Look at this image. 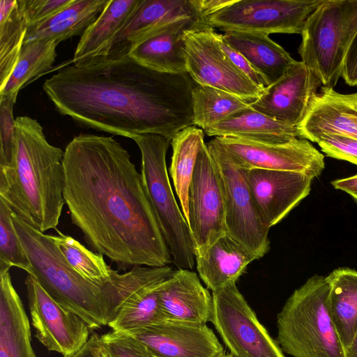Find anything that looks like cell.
<instances>
[{"instance_id": "1", "label": "cell", "mask_w": 357, "mask_h": 357, "mask_svg": "<svg viewBox=\"0 0 357 357\" xmlns=\"http://www.w3.org/2000/svg\"><path fill=\"white\" fill-rule=\"evenodd\" d=\"M63 169L71 221L93 250L123 271L172 263L142 174L119 142L75 136L65 148Z\"/></svg>"}, {"instance_id": "2", "label": "cell", "mask_w": 357, "mask_h": 357, "mask_svg": "<svg viewBox=\"0 0 357 357\" xmlns=\"http://www.w3.org/2000/svg\"><path fill=\"white\" fill-rule=\"evenodd\" d=\"M188 73L148 68L128 54L87 67L67 66L43 89L56 109L81 127L133 139L158 134L171 140L194 125Z\"/></svg>"}, {"instance_id": "3", "label": "cell", "mask_w": 357, "mask_h": 357, "mask_svg": "<svg viewBox=\"0 0 357 357\" xmlns=\"http://www.w3.org/2000/svg\"><path fill=\"white\" fill-rule=\"evenodd\" d=\"M12 219L31 264V272L41 287L61 305L81 317L91 331L108 326L121 305L135 292L169 278V266H137L112 279L84 278L64 260L50 238L14 212Z\"/></svg>"}, {"instance_id": "4", "label": "cell", "mask_w": 357, "mask_h": 357, "mask_svg": "<svg viewBox=\"0 0 357 357\" xmlns=\"http://www.w3.org/2000/svg\"><path fill=\"white\" fill-rule=\"evenodd\" d=\"M14 167L0 168V198L23 221L45 233L56 229L63 198L64 151L50 144L36 119H15Z\"/></svg>"}, {"instance_id": "5", "label": "cell", "mask_w": 357, "mask_h": 357, "mask_svg": "<svg viewBox=\"0 0 357 357\" xmlns=\"http://www.w3.org/2000/svg\"><path fill=\"white\" fill-rule=\"evenodd\" d=\"M326 276L315 275L286 301L277 315L276 341L293 357H345L328 309Z\"/></svg>"}, {"instance_id": "6", "label": "cell", "mask_w": 357, "mask_h": 357, "mask_svg": "<svg viewBox=\"0 0 357 357\" xmlns=\"http://www.w3.org/2000/svg\"><path fill=\"white\" fill-rule=\"evenodd\" d=\"M142 159L141 174L148 197L172 257L178 268L192 269L196 248L188 222L171 187L166 165L170 139L158 134H144L132 139Z\"/></svg>"}, {"instance_id": "7", "label": "cell", "mask_w": 357, "mask_h": 357, "mask_svg": "<svg viewBox=\"0 0 357 357\" xmlns=\"http://www.w3.org/2000/svg\"><path fill=\"white\" fill-rule=\"evenodd\" d=\"M357 31V0H324L303 26L298 47L301 61L333 88Z\"/></svg>"}, {"instance_id": "8", "label": "cell", "mask_w": 357, "mask_h": 357, "mask_svg": "<svg viewBox=\"0 0 357 357\" xmlns=\"http://www.w3.org/2000/svg\"><path fill=\"white\" fill-rule=\"evenodd\" d=\"M206 145L223 182L227 232L259 259L269 250L270 228L256 205L247 181V169L237 166L213 139Z\"/></svg>"}, {"instance_id": "9", "label": "cell", "mask_w": 357, "mask_h": 357, "mask_svg": "<svg viewBox=\"0 0 357 357\" xmlns=\"http://www.w3.org/2000/svg\"><path fill=\"white\" fill-rule=\"evenodd\" d=\"M220 34L205 23L185 31L187 73L196 84L229 92L251 103L264 89L253 83L224 52Z\"/></svg>"}, {"instance_id": "10", "label": "cell", "mask_w": 357, "mask_h": 357, "mask_svg": "<svg viewBox=\"0 0 357 357\" xmlns=\"http://www.w3.org/2000/svg\"><path fill=\"white\" fill-rule=\"evenodd\" d=\"M211 322L234 357H285L236 284L212 291Z\"/></svg>"}, {"instance_id": "11", "label": "cell", "mask_w": 357, "mask_h": 357, "mask_svg": "<svg viewBox=\"0 0 357 357\" xmlns=\"http://www.w3.org/2000/svg\"><path fill=\"white\" fill-rule=\"evenodd\" d=\"M324 0H236L208 17L205 24L223 31L301 34Z\"/></svg>"}, {"instance_id": "12", "label": "cell", "mask_w": 357, "mask_h": 357, "mask_svg": "<svg viewBox=\"0 0 357 357\" xmlns=\"http://www.w3.org/2000/svg\"><path fill=\"white\" fill-rule=\"evenodd\" d=\"M188 212V224L196 250L206 248L227 233L223 182L205 143L198 153L189 188Z\"/></svg>"}, {"instance_id": "13", "label": "cell", "mask_w": 357, "mask_h": 357, "mask_svg": "<svg viewBox=\"0 0 357 357\" xmlns=\"http://www.w3.org/2000/svg\"><path fill=\"white\" fill-rule=\"evenodd\" d=\"M213 142L238 167L298 172L313 178L325 168L324 155L306 139L269 144L233 137H215Z\"/></svg>"}, {"instance_id": "14", "label": "cell", "mask_w": 357, "mask_h": 357, "mask_svg": "<svg viewBox=\"0 0 357 357\" xmlns=\"http://www.w3.org/2000/svg\"><path fill=\"white\" fill-rule=\"evenodd\" d=\"M24 284L36 338L63 357L79 351L91 336L86 323L58 303L33 275H27Z\"/></svg>"}, {"instance_id": "15", "label": "cell", "mask_w": 357, "mask_h": 357, "mask_svg": "<svg viewBox=\"0 0 357 357\" xmlns=\"http://www.w3.org/2000/svg\"><path fill=\"white\" fill-rule=\"evenodd\" d=\"M126 333L152 357H225L226 352L207 324L165 321Z\"/></svg>"}, {"instance_id": "16", "label": "cell", "mask_w": 357, "mask_h": 357, "mask_svg": "<svg viewBox=\"0 0 357 357\" xmlns=\"http://www.w3.org/2000/svg\"><path fill=\"white\" fill-rule=\"evenodd\" d=\"M321 82L301 61H296L250 107L278 121L298 126Z\"/></svg>"}, {"instance_id": "17", "label": "cell", "mask_w": 357, "mask_h": 357, "mask_svg": "<svg viewBox=\"0 0 357 357\" xmlns=\"http://www.w3.org/2000/svg\"><path fill=\"white\" fill-rule=\"evenodd\" d=\"M246 178L259 213L271 228L284 218L311 190L313 178L282 170L247 169Z\"/></svg>"}, {"instance_id": "18", "label": "cell", "mask_w": 357, "mask_h": 357, "mask_svg": "<svg viewBox=\"0 0 357 357\" xmlns=\"http://www.w3.org/2000/svg\"><path fill=\"white\" fill-rule=\"evenodd\" d=\"M184 18L204 22L194 0H141L99 62L128 54L132 47L153 32Z\"/></svg>"}, {"instance_id": "19", "label": "cell", "mask_w": 357, "mask_h": 357, "mask_svg": "<svg viewBox=\"0 0 357 357\" xmlns=\"http://www.w3.org/2000/svg\"><path fill=\"white\" fill-rule=\"evenodd\" d=\"M297 128L301 138L312 142L330 134L357 139V92L343 94L321 86Z\"/></svg>"}, {"instance_id": "20", "label": "cell", "mask_w": 357, "mask_h": 357, "mask_svg": "<svg viewBox=\"0 0 357 357\" xmlns=\"http://www.w3.org/2000/svg\"><path fill=\"white\" fill-rule=\"evenodd\" d=\"M160 303L167 321L206 324L211 322L213 296L197 274L178 268L160 288Z\"/></svg>"}, {"instance_id": "21", "label": "cell", "mask_w": 357, "mask_h": 357, "mask_svg": "<svg viewBox=\"0 0 357 357\" xmlns=\"http://www.w3.org/2000/svg\"><path fill=\"white\" fill-rule=\"evenodd\" d=\"M204 23L194 18L175 21L132 47L128 55L151 70L172 74L187 73L184 52L186 31Z\"/></svg>"}, {"instance_id": "22", "label": "cell", "mask_w": 357, "mask_h": 357, "mask_svg": "<svg viewBox=\"0 0 357 357\" xmlns=\"http://www.w3.org/2000/svg\"><path fill=\"white\" fill-rule=\"evenodd\" d=\"M257 257L227 232L195 252L199 277L212 291L236 284Z\"/></svg>"}, {"instance_id": "23", "label": "cell", "mask_w": 357, "mask_h": 357, "mask_svg": "<svg viewBox=\"0 0 357 357\" xmlns=\"http://www.w3.org/2000/svg\"><path fill=\"white\" fill-rule=\"evenodd\" d=\"M141 0H109L84 31L72 60L73 66L87 67L98 63L116 34L137 8Z\"/></svg>"}, {"instance_id": "24", "label": "cell", "mask_w": 357, "mask_h": 357, "mask_svg": "<svg viewBox=\"0 0 357 357\" xmlns=\"http://www.w3.org/2000/svg\"><path fill=\"white\" fill-rule=\"evenodd\" d=\"M9 270L0 271V357H37L29 320Z\"/></svg>"}, {"instance_id": "25", "label": "cell", "mask_w": 357, "mask_h": 357, "mask_svg": "<svg viewBox=\"0 0 357 357\" xmlns=\"http://www.w3.org/2000/svg\"><path fill=\"white\" fill-rule=\"evenodd\" d=\"M222 38L243 55L269 85L278 80L296 61L266 33L229 31L222 34Z\"/></svg>"}, {"instance_id": "26", "label": "cell", "mask_w": 357, "mask_h": 357, "mask_svg": "<svg viewBox=\"0 0 357 357\" xmlns=\"http://www.w3.org/2000/svg\"><path fill=\"white\" fill-rule=\"evenodd\" d=\"M204 132L215 137H233L269 144H283L301 138L296 126L278 121L250 107Z\"/></svg>"}, {"instance_id": "27", "label": "cell", "mask_w": 357, "mask_h": 357, "mask_svg": "<svg viewBox=\"0 0 357 357\" xmlns=\"http://www.w3.org/2000/svg\"><path fill=\"white\" fill-rule=\"evenodd\" d=\"M109 0H73L52 18L27 29L24 43L48 39L58 44L82 36L106 7Z\"/></svg>"}, {"instance_id": "28", "label": "cell", "mask_w": 357, "mask_h": 357, "mask_svg": "<svg viewBox=\"0 0 357 357\" xmlns=\"http://www.w3.org/2000/svg\"><path fill=\"white\" fill-rule=\"evenodd\" d=\"M326 278L330 286L328 312L345 349L357 331V271L339 268Z\"/></svg>"}, {"instance_id": "29", "label": "cell", "mask_w": 357, "mask_h": 357, "mask_svg": "<svg viewBox=\"0 0 357 357\" xmlns=\"http://www.w3.org/2000/svg\"><path fill=\"white\" fill-rule=\"evenodd\" d=\"M204 130L191 126L179 131L171 141L172 157L169 173L187 222L189 188L198 153L204 144Z\"/></svg>"}, {"instance_id": "30", "label": "cell", "mask_w": 357, "mask_h": 357, "mask_svg": "<svg viewBox=\"0 0 357 357\" xmlns=\"http://www.w3.org/2000/svg\"><path fill=\"white\" fill-rule=\"evenodd\" d=\"M28 27L23 0L0 1V89L17 64Z\"/></svg>"}, {"instance_id": "31", "label": "cell", "mask_w": 357, "mask_h": 357, "mask_svg": "<svg viewBox=\"0 0 357 357\" xmlns=\"http://www.w3.org/2000/svg\"><path fill=\"white\" fill-rule=\"evenodd\" d=\"M165 280L145 286L131 295L109 323L112 331L130 332L167 321L160 303V288Z\"/></svg>"}, {"instance_id": "32", "label": "cell", "mask_w": 357, "mask_h": 357, "mask_svg": "<svg viewBox=\"0 0 357 357\" xmlns=\"http://www.w3.org/2000/svg\"><path fill=\"white\" fill-rule=\"evenodd\" d=\"M58 45L48 39L24 43L12 74L0 89V96H17L22 88L49 71L56 61Z\"/></svg>"}, {"instance_id": "33", "label": "cell", "mask_w": 357, "mask_h": 357, "mask_svg": "<svg viewBox=\"0 0 357 357\" xmlns=\"http://www.w3.org/2000/svg\"><path fill=\"white\" fill-rule=\"evenodd\" d=\"M194 125L203 130L250 108V103L229 92L195 84L192 92Z\"/></svg>"}, {"instance_id": "34", "label": "cell", "mask_w": 357, "mask_h": 357, "mask_svg": "<svg viewBox=\"0 0 357 357\" xmlns=\"http://www.w3.org/2000/svg\"><path fill=\"white\" fill-rule=\"evenodd\" d=\"M57 235H50L66 262L86 279L104 282L112 279L117 273L108 266L103 255L89 250L73 237L57 230Z\"/></svg>"}, {"instance_id": "35", "label": "cell", "mask_w": 357, "mask_h": 357, "mask_svg": "<svg viewBox=\"0 0 357 357\" xmlns=\"http://www.w3.org/2000/svg\"><path fill=\"white\" fill-rule=\"evenodd\" d=\"M13 212L0 198V271L17 267L29 274L31 264L14 226Z\"/></svg>"}, {"instance_id": "36", "label": "cell", "mask_w": 357, "mask_h": 357, "mask_svg": "<svg viewBox=\"0 0 357 357\" xmlns=\"http://www.w3.org/2000/svg\"><path fill=\"white\" fill-rule=\"evenodd\" d=\"M17 97L0 96V168L14 167L16 134L13 107Z\"/></svg>"}, {"instance_id": "37", "label": "cell", "mask_w": 357, "mask_h": 357, "mask_svg": "<svg viewBox=\"0 0 357 357\" xmlns=\"http://www.w3.org/2000/svg\"><path fill=\"white\" fill-rule=\"evenodd\" d=\"M100 336L110 357H152L142 343L126 333L111 331Z\"/></svg>"}, {"instance_id": "38", "label": "cell", "mask_w": 357, "mask_h": 357, "mask_svg": "<svg viewBox=\"0 0 357 357\" xmlns=\"http://www.w3.org/2000/svg\"><path fill=\"white\" fill-rule=\"evenodd\" d=\"M327 156L357 165V139L338 134L325 135L317 142Z\"/></svg>"}, {"instance_id": "39", "label": "cell", "mask_w": 357, "mask_h": 357, "mask_svg": "<svg viewBox=\"0 0 357 357\" xmlns=\"http://www.w3.org/2000/svg\"><path fill=\"white\" fill-rule=\"evenodd\" d=\"M73 0H23L29 27L40 24L61 12ZM28 27V28H29Z\"/></svg>"}, {"instance_id": "40", "label": "cell", "mask_w": 357, "mask_h": 357, "mask_svg": "<svg viewBox=\"0 0 357 357\" xmlns=\"http://www.w3.org/2000/svg\"><path fill=\"white\" fill-rule=\"evenodd\" d=\"M220 45L234 64L253 83L263 89L269 86L265 77L254 68L248 59L223 40L222 34H220Z\"/></svg>"}, {"instance_id": "41", "label": "cell", "mask_w": 357, "mask_h": 357, "mask_svg": "<svg viewBox=\"0 0 357 357\" xmlns=\"http://www.w3.org/2000/svg\"><path fill=\"white\" fill-rule=\"evenodd\" d=\"M341 77L349 86H357V31L346 53Z\"/></svg>"}, {"instance_id": "42", "label": "cell", "mask_w": 357, "mask_h": 357, "mask_svg": "<svg viewBox=\"0 0 357 357\" xmlns=\"http://www.w3.org/2000/svg\"><path fill=\"white\" fill-rule=\"evenodd\" d=\"M68 357H110L97 333L91 335L86 344L77 353Z\"/></svg>"}, {"instance_id": "43", "label": "cell", "mask_w": 357, "mask_h": 357, "mask_svg": "<svg viewBox=\"0 0 357 357\" xmlns=\"http://www.w3.org/2000/svg\"><path fill=\"white\" fill-rule=\"evenodd\" d=\"M199 13L204 22L209 16L232 4L236 0H194ZM205 23V22H204Z\"/></svg>"}, {"instance_id": "44", "label": "cell", "mask_w": 357, "mask_h": 357, "mask_svg": "<svg viewBox=\"0 0 357 357\" xmlns=\"http://www.w3.org/2000/svg\"><path fill=\"white\" fill-rule=\"evenodd\" d=\"M335 189L344 192L357 189V174L349 177L340 178L331 182Z\"/></svg>"}, {"instance_id": "45", "label": "cell", "mask_w": 357, "mask_h": 357, "mask_svg": "<svg viewBox=\"0 0 357 357\" xmlns=\"http://www.w3.org/2000/svg\"><path fill=\"white\" fill-rule=\"evenodd\" d=\"M345 357H357V331L349 346L344 349Z\"/></svg>"}, {"instance_id": "46", "label": "cell", "mask_w": 357, "mask_h": 357, "mask_svg": "<svg viewBox=\"0 0 357 357\" xmlns=\"http://www.w3.org/2000/svg\"><path fill=\"white\" fill-rule=\"evenodd\" d=\"M345 192L349 194L354 199H355L357 202V189L348 190Z\"/></svg>"}, {"instance_id": "47", "label": "cell", "mask_w": 357, "mask_h": 357, "mask_svg": "<svg viewBox=\"0 0 357 357\" xmlns=\"http://www.w3.org/2000/svg\"><path fill=\"white\" fill-rule=\"evenodd\" d=\"M225 357H234V356H233L231 354H226Z\"/></svg>"}]
</instances>
